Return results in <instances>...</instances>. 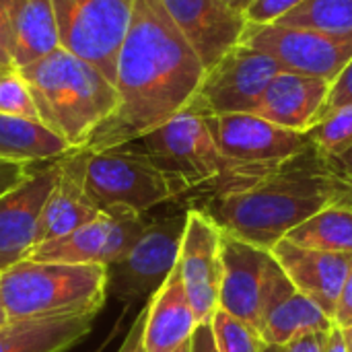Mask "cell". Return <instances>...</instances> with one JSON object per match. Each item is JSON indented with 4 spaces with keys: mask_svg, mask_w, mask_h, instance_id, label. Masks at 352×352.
<instances>
[{
    "mask_svg": "<svg viewBox=\"0 0 352 352\" xmlns=\"http://www.w3.org/2000/svg\"><path fill=\"white\" fill-rule=\"evenodd\" d=\"M146 311H148V305H144L142 311L138 314V318L134 320V324H132V328H130V332H128L124 344L120 346V351L118 352H146V349H144V340H142V336H144Z\"/></svg>",
    "mask_w": 352,
    "mask_h": 352,
    "instance_id": "obj_36",
    "label": "cell"
},
{
    "mask_svg": "<svg viewBox=\"0 0 352 352\" xmlns=\"http://www.w3.org/2000/svg\"><path fill=\"white\" fill-rule=\"evenodd\" d=\"M97 314L8 320L0 326V352H66L93 330Z\"/></svg>",
    "mask_w": 352,
    "mask_h": 352,
    "instance_id": "obj_22",
    "label": "cell"
},
{
    "mask_svg": "<svg viewBox=\"0 0 352 352\" xmlns=\"http://www.w3.org/2000/svg\"><path fill=\"white\" fill-rule=\"evenodd\" d=\"M221 264L219 309L258 332L264 289L274 264L272 252L221 231Z\"/></svg>",
    "mask_w": 352,
    "mask_h": 352,
    "instance_id": "obj_15",
    "label": "cell"
},
{
    "mask_svg": "<svg viewBox=\"0 0 352 352\" xmlns=\"http://www.w3.org/2000/svg\"><path fill=\"white\" fill-rule=\"evenodd\" d=\"M276 23L332 35H352V0H305Z\"/></svg>",
    "mask_w": 352,
    "mask_h": 352,
    "instance_id": "obj_26",
    "label": "cell"
},
{
    "mask_svg": "<svg viewBox=\"0 0 352 352\" xmlns=\"http://www.w3.org/2000/svg\"><path fill=\"white\" fill-rule=\"evenodd\" d=\"M177 268L198 324L210 322L219 309L223 278L221 229L200 208L188 210Z\"/></svg>",
    "mask_w": 352,
    "mask_h": 352,
    "instance_id": "obj_13",
    "label": "cell"
},
{
    "mask_svg": "<svg viewBox=\"0 0 352 352\" xmlns=\"http://www.w3.org/2000/svg\"><path fill=\"white\" fill-rule=\"evenodd\" d=\"M188 210L151 221L128 254L107 266V297L126 307L151 299L179 260Z\"/></svg>",
    "mask_w": 352,
    "mask_h": 352,
    "instance_id": "obj_8",
    "label": "cell"
},
{
    "mask_svg": "<svg viewBox=\"0 0 352 352\" xmlns=\"http://www.w3.org/2000/svg\"><path fill=\"white\" fill-rule=\"evenodd\" d=\"M336 169V173L340 175V179L352 190V146L349 151L340 153L338 157H328Z\"/></svg>",
    "mask_w": 352,
    "mask_h": 352,
    "instance_id": "obj_38",
    "label": "cell"
},
{
    "mask_svg": "<svg viewBox=\"0 0 352 352\" xmlns=\"http://www.w3.org/2000/svg\"><path fill=\"white\" fill-rule=\"evenodd\" d=\"M12 8H14V0H0V72L14 70V62H12Z\"/></svg>",
    "mask_w": 352,
    "mask_h": 352,
    "instance_id": "obj_32",
    "label": "cell"
},
{
    "mask_svg": "<svg viewBox=\"0 0 352 352\" xmlns=\"http://www.w3.org/2000/svg\"><path fill=\"white\" fill-rule=\"evenodd\" d=\"M19 72L29 87L39 122L72 148L85 146L118 105L116 85L64 47H56Z\"/></svg>",
    "mask_w": 352,
    "mask_h": 352,
    "instance_id": "obj_4",
    "label": "cell"
},
{
    "mask_svg": "<svg viewBox=\"0 0 352 352\" xmlns=\"http://www.w3.org/2000/svg\"><path fill=\"white\" fill-rule=\"evenodd\" d=\"M72 146L37 120L0 113V161L47 163L70 153Z\"/></svg>",
    "mask_w": 352,
    "mask_h": 352,
    "instance_id": "obj_24",
    "label": "cell"
},
{
    "mask_svg": "<svg viewBox=\"0 0 352 352\" xmlns=\"http://www.w3.org/2000/svg\"><path fill=\"white\" fill-rule=\"evenodd\" d=\"M146 214L124 206H111L99 210L95 219L78 227L76 231L37 243L29 260L35 262H60V264H97L111 266L122 260L128 250L148 227Z\"/></svg>",
    "mask_w": 352,
    "mask_h": 352,
    "instance_id": "obj_11",
    "label": "cell"
},
{
    "mask_svg": "<svg viewBox=\"0 0 352 352\" xmlns=\"http://www.w3.org/2000/svg\"><path fill=\"white\" fill-rule=\"evenodd\" d=\"M352 103V58L351 62L342 68V72L332 80L330 85V93L326 99V105L320 113V122L324 118H328L330 113H334L340 107H346ZM318 122V124H320Z\"/></svg>",
    "mask_w": 352,
    "mask_h": 352,
    "instance_id": "obj_31",
    "label": "cell"
},
{
    "mask_svg": "<svg viewBox=\"0 0 352 352\" xmlns=\"http://www.w3.org/2000/svg\"><path fill=\"white\" fill-rule=\"evenodd\" d=\"M239 43L274 58L283 72H297L332 82L352 58V35H332L278 23H248Z\"/></svg>",
    "mask_w": 352,
    "mask_h": 352,
    "instance_id": "obj_9",
    "label": "cell"
},
{
    "mask_svg": "<svg viewBox=\"0 0 352 352\" xmlns=\"http://www.w3.org/2000/svg\"><path fill=\"white\" fill-rule=\"evenodd\" d=\"M330 332V330H328ZM328 332H309L280 346V352H326Z\"/></svg>",
    "mask_w": 352,
    "mask_h": 352,
    "instance_id": "obj_33",
    "label": "cell"
},
{
    "mask_svg": "<svg viewBox=\"0 0 352 352\" xmlns=\"http://www.w3.org/2000/svg\"><path fill=\"white\" fill-rule=\"evenodd\" d=\"M146 305L142 336L146 352H173L192 338L198 320L188 301L177 266Z\"/></svg>",
    "mask_w": 352,
    "mask_h": 352,
    "instance_id": "obj_21",
    "label": "cell"
},
{
    "mask_svg": "<svg viewBox=\"0 0 352 352\" xmlns=\"http://www.w3.org/2000/svg\"><path fill=\"white\" fill-rule=\"evenodd\" d=\"M305 0H254L245 12V21L254 25H268L283 19L287 12L297 8Z\"/></svg>",
    "mask_w": 352,
    "mask_h": 352,
    "instance_id": "obj_30",
    "label": "cell"
},
{
    "mask_svg": "<svg viewBox=\"0 0 352 352\" xmlns=\"http://www.w3.org/2000/svg\"><path fill=\"white\" fill-rule=\"evenodd\" d=\"M309 142L324 157H338L352 146V103L336 109L309 132Z\"/></svg>",
    "mask_w": 352,
    "mask_h": 352,
    "instance_id": "obj_27",
    "label": "cell"
},
{
    "mask_svg": "<svg viewBox=\"0 0 352 352\" xmlns=\"http://www.w3.org/2000/svg\"><path fill=\"white\" fill-rule=\"evenodd\" d=\"M202 118L221 153L248 167L270 171L311 146L307 134L280 128L254 113Z\"/></svg>",
    "mask_w": 352,
    "mask_h": 352,
    "instance_id": "obj_12",
    "label": "cell"
},
{
    "mask_svg": "<svg viewBox=\"0 0 352 352\" xmlns=\"http://www.w3.org/2000/svg\"><path fill=\"white\" fill-rule=\"evenodd\" d=\"M190 352H219L210 322H202L196 326L190 338Z\"/></svg>",
    "mask_w": 352,
    "mask_h": 352,
    "instance_id": "obj_37",
    "label": "cell"
},
{
    "mask_svg": "<svg viewBox=\"0 0 352 352\" xmlns=\"http://www.w3.org/2000/svg\"><path fill=\"white\" fill-rule=\"evenodd\" d=\"M134 0H52L60 47L116 80Z\"/></svg>",
    "mask_w": 352,
    "mask_h": 352,
    "instance_id": "obj_7",
    "label": "cell"
},
{
    "mask_svg": "<svg viewBox=\"0 0 352 352\" xmlns=\"http://www.w3.org/2000/svg\"><path fill=\"white\" fill-rule=\"evenodd\" d=\"M60 159L33 165L25 179L0 196V272L27 260L35 248L39 214L58 179Z\"/></svg>",
    "mask_w": 352,
    "mask_h": 352,
    "instance_id": "obj_14",
    "label": "cell"
},
{
    "mask_svg": "<svg viewBox=\"0 0 352 352\" xmlns=\"http://www.w3.org/2000/svg\"><path fill=\"white\" fill-rule=\"evenodd\" d=\"M342 332H344V340H346V349H349V352H352V328H344Z\"/></svg>",
    "mask_w": 352,
    "mask_h": 352,
    "instance_id": "obj_41",
    "label": "cell"
},
{
    "mask_svg": "<svg viewBox=\"0 0 352 352\" xmlns=\"http://www.w3.org/2000/svg\"><path fill=\"white\" fill-rule=\"evenodd\" d=\"M89 155L91 151L80 146L72 148L60 159L58 179L47 194L39 214L35 245L64 237L99 214L85 192V171Z\"/></svg>",
    "mask_w": 352,
    "mask_h": 352,
    "instance_id": "obj_19",
    "label": "cell"
},
{
    "mask_svg": "<svg viewBox=\"0 0 352 352\" xmlns=\"http://www.w3.org/2000/svg\"><path fill=\"white\" fill-rule=\"evenodd\" d=\"M287 241L332 254H352V200L334 202L295 227Z\"/></svg>",
    "mask_w": 352,
    "mask_h": 352,
    "instance_id": "obj_25",
    "label": "cell"
},
{
    "mask_svg": "<svg viewBox=\"0 0 352 352\" xmlns=\"http://www.w3.org/2000/svg\"><path fill=\"white\" fill-rule=\"evenodd\" d=\"M118 330H120V322H118V326H116V330H113V332H111V334H109V338H107V340H105V342H103V344H101V346H99V349H95V351H93V352H103V349H105V346H107V342H109V340H111V338H113V334H116V332H118Z\"/></svg>",
    "mask_w": 352,
    "mask_h": 352,
    "instance_id": "obj_42",
    "label": "cell"
},
{
    "mask_svg": "<svg viewBox=\"0 0 352 352\" xmlns=\"http://www.w3.org/2000/svg\"><path fill=\"white\" fill-rule=\"evenodd\" d=\"M173 352H190V340H188L186 344H182V346H179L177 351H173Z\"/></svg>",
    "mask_w": 352,
    "mask_h": 352,
    "instance_id": "obj_45",
    "label": "cell"
},
{
    "mask_svg": "<svg viewBox=\"0 0 352 352\" xmlns=\"http://www.w3.org/2000/svg\"><path fill=\"white\" fill-rule=\"evenodd\" d=\"M344 200H352V190L311 144L250 188L202 198L194 208L208 214L221 231L272 250L316 212Z\"/></svg>",
    "mask_w": 352,
    "mask_h": 352,
    "instance_id": "obj_2",
    "label": "cell"
},
{
    "mask_svg": "<svg viewBox=\"0 0 352 352\" xmlns=\"http://www.w3.org/2000/svg\"><path fill=\"white\" fill-rule=\"evenodd\" d=\"M231 10H235L237 14H243L245 16V12H248V8L254 4V0H223Z\"/></svg>",
    "mask_w": 352,
    "mask_h": 352,
    "instance_id": "obj_40",
    "label": "cell"
},
{
    "mask_svg": "<svg viewBox=\"0 0 352 352\" xmlns=\"http://www.w3.org/2000/svg\"><path fill=\"white\" fill-rule=\"evenodd\" d=\"M37 165V163H35ZM33 169V165L27 163H8V161H0V196L4 192H8L12 186H16L21 179H25L29 175V171Z\"/></svg>",
    "mask_w": 352,
    "mask_h": 352,
    "instance_id": "obj_35",
    "label": "cell"
},
{
    "mask_svg": "<svg viewBox=\"0 0 352 352\" xmlns=\"http://www.w3.org/2000/svg\"><path fill=\"white\" fill-rule=\"evenodd\" d=\"M118 148L146 157L171 182L177 196L200 192L208 198L239 192L268 173L225 157L204 118L190 109Z\"/></svg>",
    "mask_w": 352,
    "mask_h": 352,
    "instance_id": "obj_3",
    "label": "cell"
},
{
    "mask_svg": "<svg viewBox=\"0 0 352 352\" xmlns=\"http://www.w3.org/2000/svg\"><path fill=\"white\" fill-rule=\"evenodd\" d=\"M206 70L161 0H134L116 60L118 105L85 148H118L182 113Z\"/></svg>",
    "mask_w": 352,
    "mask_h": 352,
    "instance_id": "obj_1",
    "label": "cell"
},
{
    "mask_svg": "<svg viewBox=\"0 0 352 352\" xmlns=\"http://www.w3.org/2000/svg\"><path fill=\"white\" fill-rule=\"evenodd\" d=\"M85 192L97 210L124 206L140 214L179 198L171 182L146 157L124 148L91 151Z\"/></svg>",
    "mask_w": 352,
    "mask_h": 352,
    "instance_id": "obj_6",
    "label": "cell"
},
{
    "mask_svg": "<svg viewBox=\"0 0 352 352\" xmlns=\"http://www.w3.org/2000/svg\"><path fill=\"white\" fill-rule=\"evenodd\" d=\"M262 352H280V346H276V344H264Z\"/></svg>",
    "mask_w": 352,
    "mask_h": 352,
    "instance_id": "obj_44",
    "label": "cell"
},
{
    "mask_svg": "<svg viewBox=\"0 0 352 352\" xmlns=\"http://www.w3.org/2000/svg\"><path fill=\"white\" fill-rule=\"evenodd\" d=\"M0 113L39 122V113L35 109L29 87L16 68L0 72Z\"/></svg>",
    "mask_w": 352,
    "mask_h": 352,
    "instance_id": "obj_29",
    "label": "cell"
},
{
    "mask_svg": "<svg viewBox=\"0 0 352 352\" xmlns=\"http://www.w3.org/2000/svg\"><path fill=\"white\" fill-rule=\"evenodd\" d=\"M330 85L324 78L307 74L278 72L252 113L280 128L307 134L320 122Z\"/></svg>",
    "mask_w": 352,
    "mask_h": 352,
    "instance_id": "obj_20",
    "label": "cell"
},
{
    "mask_svg": "<svg viewBox=\"0 0 352 352\" xmlns=\"http://www.w3.org/2000/svg\"><path fill=\"white\" fill-rule=\"evenodd\" d=\"M8 320L99 314L107 299V268L23 260L0 272Z\"/></svg>",
    "mask_w": 352,
    "mask_h": 352,
    "instance_id": "obj_5",
    "label": "cell"
},
{
    "mask_svg": "<svg viewBox=\"0 0 352 352\" xmlns=\"http://www.w3.org/2000/svg\"><path fill=\"white\" fill-rule=\"evenodd\" d=\"M60 47L52 0H14L12 62L21 70Z\"/></svg>",
    "mask_w": 352,
    "mask_h": 352,
    "instance_id": "obj_23",
    "label": "cell"
},
{
    "mask_svg": "<svg viewBox=\"0 0 352 352\" xmlns=\"http://www.w3.org/2000/svg\"><path fill=\"white\" fill-rule=\"evenodd\" d=\"M8 318H6V311H4V303H2V295H0V326L6 324Z\"/></svg>",
    "mask_w": 352,
    "mask_h": 352,
    "instance_id": "obj_43",
    "label": "cell"
},
{
    "mask_svg": "<svg viewBox=\"0 0 352 352\" xmlns=\"http://www.w3.org/2000/svg\"><path fill=\"white\" fill-rule=\"evenodd\" d=\"M210 324L219 352H262L266 344L254 328L223 309H217Z\"/></svg>",
    "mask_w": 352,
    "mask_h": 352,
    "instance_id": "obj_28",
    "label": "cell"
},
{
    "mask_svg": "<svg viewBox=\"0 0 352 352\" xmlns=\"http://www.w3.org/2000/svg\"><path fill=\"white\" fill-rule=\"evenodd\" d=\"M270 252L293 287L334 320L336 305L352 266V254L307 250L287 239H280Z\"/></svg>",
    "mask_w": 352,
    "mask_h": 352,
    "instance_id": "obj_18",
    "label": "cell"
},
{
    "mask_svg": "<svg viewBox=\"0 0 352 352\" xmlns=\"http://www.w3.org/2000/svg\"><path fill=\"white\" fill-rule=\"evenodd\" d=\"M175 27L198 54L204 70L233 50L248 25L223 0H161Z\"/></svg>",
    "mask_w": 352,
    "mask_h": 352,
    "instance_id": "obj_16",
    "label": "cell"
},
{
    "mask_svg": "<svg viewBox=\"0 0 352 352\" xmlns=\"http://www.w3.org/2000/svg\"><path fill=\"white\" fill-rule=\"evenodd\" d=\"M278 72L283 70L274 58L237 43L206 70L198 93L186 109L198 116L252 113Z\"/></svg>",
    "mask_w": 352,
    "mask_h": 352,
    "instance_id": "obj_10",
    "label": "cell"
},
{
    "mask_svg": "<svg viewBox=\"0 0 352 352\" xmlns=\"http://www.w3.org/2000/svg\"><path fill=\"white\" fill-rule=\"evenodd\" d=\"M326 352H349V349H346V340H344V332H342V328H338L336 324H334V326L330 328V332H328Z\"/></svg>",
    "mask_w": 352,
    "mask_h": 352,
    "instance_id": "obj_39",
    "label": "cell"
},
{
    "mask_svg": "<svg viewBox=\"0 0 352 352\" xmlns=\"http://www.w3.org/2000/svg\"><path fill=\"white\" fill-rule=\"evenodd\" d=\"M332 326L334 320L324 314L314 301L301 295L274 260L262 299L258 322L260 338L266 344L283 346L289 340L309 332H328Z\"/></svg>",
    "mask_w": 352,
    "mask_h": 352,
    "instance_id": "obj_17",
    "label": "cell"
},
{
    "mask_svg": "<svg viewBox=\"0 0 352 352\" xmlns=\"http://www.w3.org/2000/svg\"><path fill=\"white\" fill-rule=\"evenodd\" d=\"M334 324L338 328H352V266L346 274L338 305H336V314H334Z\"/></svg>",
    "mask_w": 352,
    "mask_h": 352,
    "instance_id": "obj_34",
    "label": "cell"
}]
</instances>
